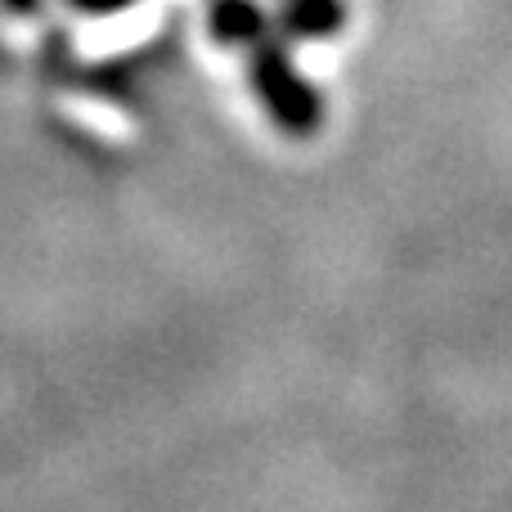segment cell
I'll return each instance as SVG.
<instances>
[{"mask_svg":"<svg viewBox=\"0 0 512 512\" xmlns=\"http://www.w3.org/2000/svg\"><path fill=\"white\" fill-rule=\"evenodd\" d=\"M9 5H14V9H18V14H27V0H9Z\"/></svg>","mask_w":512,"mask_h":512,"instance_id":"1","label":"cell"}]
</instances>
